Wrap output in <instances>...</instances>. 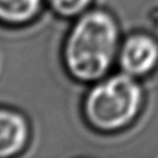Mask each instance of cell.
<instances>
[{
	"label": "cell",
	"mask_w": 158,
	"mask_h": 158,
	"mask_svg": "<svg viewBox=\"0 0 158 158\" xmlns=\"http://www.w3.org/2000/svg\"><path fill=\"white\" fill-rule=\"evenodd\" d=\"M31 138L33 127L27 115L12 106L0 105V158L22 155Z\"/></svg>",
	"instance_id": "277c9868"
},
{
	"label": "cell",
	"mask_w": 158,
	"mask_h": 158,
	"mask_svg": "<svg viewBox=\"0 0 158 158\" xmlns=\"http://www.w3.org/2000/svg\"><path fill=\"white\" fill-rule=\"evenodd\" d=\"M80 103L85 125L101 135L117 134L140 115L144 93L138 79L118 70L89 85Z\"/></svg>",
	"instance_id": "7a4b0ae2"
},
{
	"label": "cell",
	"mask_w": 158,
	"mask_h": 158,
	"mask_svg": "<svg viewBox=\"0 0 158 158\" xmlns=\"http://www.w3.org/2000/svg\"><path fill=\"white\" fill-rule=\"evenodd\" d=\"M95 0H46L47 10L55 18L73 21L94 7Z\"/></svg>",
	"instance_id": "8992f818"
},
{
	"label": "cell",
	"mask_w": 158,
	"mask_h": 158,
	"mask_svg": "<svg viewBox=\"0 0 158 158\" xmlns=\"http://www.w3.org/2000/svg\"><path fill=\"white\" fill-rule=\"evenodd\" d=\"M121 40L116 15L107 8L94 6L70 21L60 51L64 73L84 86L107 76L117 66Z\"/></svg>",
	"instance_id": "6da1fadb"
},
{
	"label": "cell",
	"mask_w": 158,
	"mask_h": 158,
	"mask_svg": "<svg viewBox=\"0 0 158 158\" xmlns=\"http://www.w3.org/2000/svg\"><path fill=\"white\" fill-rule=\"evenodd\" d=\"M47 10L46 0H0V26L25 28L36 23Z\"/></svg>",
	"instance_id": "5b68a950"
},
{
	"label": "cell",
	"mask_w": 158,
	"mask_h": 158,
	"mask_svg": "<svg viewBox=\"0 0 158 158\" xmlns=\"http://www.w3.org/2000/svg\"><path fill=\"white\" fill-rule=\"evenodd\" d=\"M158 63V44L146 34L135 33L123 38L117 57L120 72L139 79L149 74Z\"/></svg>",
	"instance_id": "3957f363"
}]
</instances>
